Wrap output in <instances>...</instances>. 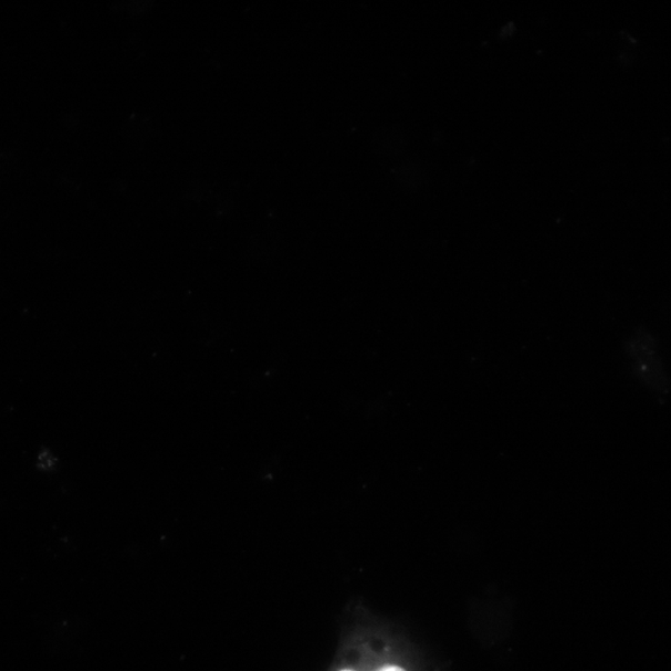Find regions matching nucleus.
<instances>
[{"label": "nucleus", "mask_w": 671, "mask_h": 671, "mask_svg": "<svg viewBox=\"0 0 671 671\" xmlns=\"http://www.w3.org/2000/svg\"><path fill=\"white\" fill-rule=\"evenodd\" d=\"M380 671H405V670L400 667H385V668L381 669Z\"/></svg>", "instance_id": "1"}, {"label": "nucleus", "mask_w": 671, "mask_h": 671, "mask_svg": "<svg viewBox=\"0 0 671 671\" xmlns=\"http://www.w3.org/2000/svg\"><path fill=\"white\" fill-rule=\"evenodd\" d=\"M341 671H352V670H341Z\"/></svg>", "instance_id": "2"}]
</instances>
